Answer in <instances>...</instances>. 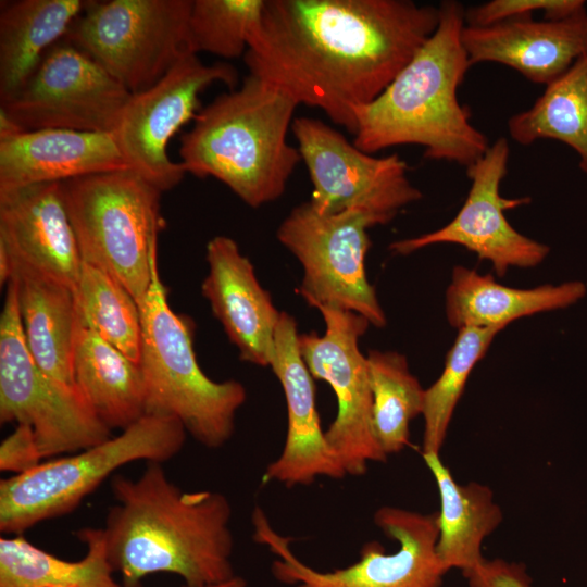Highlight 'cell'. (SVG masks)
<instances>
[{"label":"cell","mask_w":587,"mask_h":587,"mask_svg":"<svg viewBox=\"0 0 587 587\" xmlns=\"http://www.w3.org/2000/svg\"><path fill=\"white\" fill-rule=\"evenodd\" d=\"M42 457L33 429L17 424L0 446V470L13 475L25 473L41 463Z\"/></svg>","instance_id":"obj_35"},{"label":"cell","mask_w":587,"mask_h":587,"mask_svg":"<svg viewBox=\"0 0 587 587\" xmlns=\"http://www.w3.org/2000/svg\"><path fill=\"white\" fill-rule=\"evenodd\" d=\"M186 436L176 419L145 414L117 436L1 479L0 530L21 535L46 520L72 512L121 466L173 459L183 449Z\"/></svg>","instance_id":"obj_7"},{"label":"cell","mask_w":587,"mask_h":587,"mask_svg":"<svg viewBox=\"0 0 587 587\" xmlns=\"http://www.w3.org/2000/svg\"><path fill=\"white\" fill-rule=\"evenodd\" d=\"M585 8L583 0H492L465 10V25L488 26L499 22L532 17L542 11L545 18L570 16Z\"/></svg>","instance_id":"obj_33"},{"label":"cell","mask_w":587,"mask_h":587,"mask_svg":"<svg viewBox=\"0 0 587 587\" xmlns=\"http://www.w3.org/2000/svg\"><path fill=\"white\" fill-rule=\"evenodd\" d=\"M84 0L2 1L0 103L12 99L84 11Z\"/></svg>","instance_id":"obj_23"},{"label":"cell","mask_w":587,"mask_h":587,"mask_svg":"<svg viewBox=\"0 0 587 587\" xmlns=\"http://www.w3.org/2000/svg\"><path fill=\"white\" fill-rule=\"evenodd\" d=\"M139 309L146 414L176 419L207 448L224 446L235 432L246 388L238 380L215 382L203 373L193 350V325L168 304L158 263Z\"/></svg>","instance_id":"obj_5"},{"label":"cell","mask_w":587,"mask_h":587,"mask_svg":"<svg viewBox=\"0 0 587 587\" xmlns=\"http://www.w3.org/2000/svg\"><path fill=\"white\" fill-rule=\"evenodd\" d=\"M298 104L271 84L249 74L238 89L201 108L180 137L187 173L214 177L251 208L285 192L301 161L287 135Z\"/></svg>","instance_id":"obj_4"},{"label":"cell","mask_w":587,"mask_h":587,"mask_svg":"<svg viewBox=\"0 0 587 587\" xmlns=\"http://www.w3.org/2000/svg\"><path fill=\"white\" fill-rule=\"evenodd\" d=\"M252 523L254 539L277 555L272 574L294 587H441L448 573L436 551L437 512L380 507L374 523L398 542V550L386 553L378 541H369L355 563L330 572L316 571L300 561L289 548L290 539L273 529L260 508L254 509Z\"/></svg>","instance_id":"obj_9"},{"label":"cell","mask_w":587,"mask_h":587,"mask_svg":"<svg viewBox=\"0 0 587 587\" xmlns=\"http://www.w3.org/2000/svg\"><path fill=\"white\" fill-rule=\"evenodd\" d=\"M472 65L496 62L535 84L549 85L587 53V10L557 20L513 18L462 29Z\"/></svg>","instance_id":"obj_20"},{"label":"cell","mask_w":587,"mask_h":587,"mask_svg":"<svg viewBox=\"0 0 587 587\" xmlns=\"http://www.w3.org/2000/svg\"><path fill=\"white\" fill-rule=\"evenodd\" d=\"M205 259L209 273L201 291L213 315L238 349L241 361L270 366L282 312L260 285L253 264L227 236L209 240Z\"/></svg>","instance_id":"obj_19"},{"label":"cell","mask_w":587,"mask_h":587,"mask_svg":"<svg viewBox=\"0 0 587 587\" xmlns=\"http://www.w3.org/2000/svg\"><path fill=\"white\" fill-rule=\"evenodd\" d=\"M317 310L325 332L299 334V350L312 377L326 382L337 399L336 417L325 430L327 444L347 475L361 476L370 462L388 458L374 433L367 360L359 349L370 322L351 311Z\"/></svg>","instance_id":"obj_13"},{"label":"cell","mask_w":587,"mask_h":587,"mask_svg":"<svg viewBox=\"0 0 587 587\" xmlns=\"http://www.w3.org/2000/svg\"><path fill=\"white\" fill-rule=\"evenodd\" d=\"M501 330L478 327L458 329L440 376L424 392L422 453H440L469 376Z\"/></svg>","instance_id":"obj_31"},{"label":"cell","mask_w":587,"mask_h":587,"mask_svg":"<svg viewBox=\"0 0 587 587\" xmlns=\"http://www.w3.org/2000/svg\"><path fill=\"white\" fill-rule=\"evenodd\" d=\"M439 9L411 0H265L249 74L355 134L372 103L435 33Z\"/></svg>","instance_id":"obj_1"},{"label":"cell","mask_w":587,"mask_h":587,"mask_svg":"<svg viewBox=\"0 0 587 587\" xmlns=\"http://www.w3.org/2000/svg\"><path fill=\"white\" fill-rule=\"evenodd\" d=\"M291 132L312 183L309 200L323 214L357 208L389 223L422 192L408 178L409 166L398 154L374 157L360 150L339 130L319 118L295 117Z\"/></svg>","instance_id":"obj_12"},{"label":"cell","mask_w":587,"mask_h":587,"mask_svg":"<svg viewBox=\"0 0 587 587\" xmlns=\"http://www.w3.org/2000/svg\"><path fill=\"white\" fill-rule=\"evenodd\" d=\"M132 92L82 50L60 40L25 86L1 103L21 130L60 128L113 134Z\"/></svg>","instance_id":"obj_15"},{"label":"cell","mask_w":587,"mask_h":587,"mask_svg":"<svg viewBox=\"0 0 587 587\" xmlns=\"http://www.w3.org/2000/svg\"><path fill=\"white\" fill-rule=\"evenodd\" d=\"M509 155L508 139L499 137L466 168L471 187L454 218L434 232L394 241L389 250L405 255L432 245L454 243L488 260L498 276H504L511 266L526 268L540 264L549 247L519 233L504 215L505 210L530 202L529 197L511 199L500 195Z\"/></svg>","instance_id":"obj_16"},{"label":"cell","mask_w":587,"mask_h":587,"mask_svg":"<svg viewBox=\"0 0 587 587\" xmlns=\"http://www.w3.org/2000/svg\"><path fill=\"white\" fill-rule=\"evenodd\" d=\"M84 263L115 278L140 307L165 225L162 191L130 170L60 183Z\"/></svg>","instance_id":"obj_6"},{"label":"cell","mask_w":587,"mask_h":587,"mask_svg":"<svg viewBox=\"0 0 587 587\" xmlns=\"http://www.w3.org/2000/svg\"><path fill=\"white\" fill-rule=\"evenodd\" d=\"M373 396V428L387 455L410 444V422L422 414L424 392L405 355L371 350L366 354Z\"/></svg>","instance_id":"obj_29"},{"label":"cell","mask_w":587,"mask_h":587,"mask_svg":"<svg viewBox=\"0 0 587 587\" xmlns=\"http://www.w3.org/2000/svg\"><path fill=\"white\" fill-rule=\"evenodd\" d=\"M438 9L435 33L379 97L357 109L353 143L370 154L416 145L427 159L469 168L490 143L457 95L471 67L462 43L465 9L454 0Z\"/></svg>","instance_id":"obj_3"},{"label":"cell","mask_w":587,"mask_h":587,"mask_svg":"<svg viewBox=\"0 0 587 587\" xmlns=\"http://www.w3.org/2000/svg\"><path fill=\"white\" fill-rule=\"evenodd\" d=\"M20 317L28 351L50 376L74 386L73 355L78 328L74 289L14 268Z\"/></svg>","instance_id":"obj_25"},{"label":"cell","mask_w":587,"mask_h":587,"mask_svg":"<svg viewBox=\"0 0 587 587\" xmlns=\"http://www.w3.org/2000/svg\"><path fill=\"white\" fill-rule=\"evenodd\" d=\"M191 5L192 0L87 1L63 39L137 93L192 54Z\"/></svg>","instance_id":"obj_8"},{"label":"cell","mask_w":587,"mask_h":587,"mask_svg":"<svg viewBox=\"0 0 587 587\" xmlns=\"http://www.w3.org/2000/svg\"><path fill=\"white\" fill-rule=\"evenodd\" d=\"M463 576L470 587H534L524 564L500 558L484 559Z\"/></svg>","instance_id":"obj_34"},{"label":"cell","mask_w":587,"mask_h":587,"mask_svg":"<svg viewBox=\"0 0 587 587\" xmlns=\"http://www.w3.org/2000/svg\"><path fill=\"white\" fill-rule=\"evenodd\" d=\"M298 336L295 317L282 311L270 367L285 395L288 426L284 448L266 466L263 479L286 487L309 486L321 476H347L322 428L314 378L301 357Z\"/></svg>","instance_id":"obj_17"},{"label":"cell","mask_w":587,"mask_h":587,"mask_svg":"<svg viewBox=\"0 0 587 587\" xmlns=\"http://www.w3.org/2000/svg\"><path fill=\"white\" fill-rule=\"evenodd\" d=\"M209 587H248V585L242 577L235 575L225 582Z\"/></svg>","instance_id":"obj_36"},{"label":"cell","mask_w":587,"mask_h":587,"mask_svg":"<svg viewBox=\"0 0 587 587\" xmlns=\"http://www.w3.org/2000/svg\"><path fill=\"white\" fill-rule=\"evenodd\" d=\"M265 0H192L188 22L189 50L224 59L246 53Z\"/></svg>","instance_id":"obj_32"},{"label":"cell","mask_w":587,"mask_h":587,"mask_svg":"<svg viewBox=\"0 0 587 587\" xmlns=\"http://www.w3.org/2000/svg\"><path fill=\"white\" fill-rule=\"evenodd\" d=\"M0 422L28 425L42 459L78 452L112 437L77 388L47 374L27 349L17 283L7 285L0 316Z\"/></svg>","instance_id":"obj_10"},{"label":"cell","mask_w":587,"mask_h":587,"mask_svg":"<svg viewBox=\"0 0 587 587\" xmlns=\"http://www.w3.org/2000/svg\"><path fill=\"white\" fill-rule=\"evenodd\" d=\"M376 225L380 221L365 210L323 214L310 201L296 205L284 218L276 237L303 267L298 292L309 305L351 311L377 328L386 325L365 272L372 245L367 229Z\"/></svg>","instance_id":"obj_11"},{"label":"cell","mask_w":587,"mask_h":587,"mask_svg":"<svg viewBox=\"0 0 587 587\" xmlns=\"http://www.w3.org/2000/svg\"><path fill=\"white\" fill-rule=\"evenodd\" d=\"M87 546L79 561H65L23 536L0 539V587H123L113 578L102 528H82Z\"/></svg>","instance_id":"obj_27"},{"label":"cell","mask_w":587,"mask_h":587,"mask_svg":"<svg viewBox=\"0 0 587 587\" xmlns=\"http://www.w3.org/2000/svg\"><path fill=\"white\" fill-rule=\"evenodd\" d=\"M74 296L79 324L139 364L140 309L126 288L108 273L83 262Z\"/></svg>","instance_id":"obj_30"},{"label":"cell","mask_w":587,"mask_h":587,"mask_svg":"<svg viewBox=\"0 0 587 587\" xmlns=\"http://www.w3.org/2000/svg\"><path fill=\"white\" fill-rule=\"evenodd\" d=\"M234 89L238 73L223 62L204 64L197 54L182 58L151 87L132 93L113 133L130 171L162 192L174 188L187 173L167 154L172 137L200 110L199 95L213 83Z\"/></svg>","instance_id":"obj_14"},{"label":"cell","mask_w":587,"mask_h":587,"mask_svg":"<svg viewBox=\"0 0 587 587\" xmlns=\"http://www.w3.org/2000/svg\"><path fill=\"white\" fill-rule=\"evenodd\" d=\"M163 463L147 462L137 478L115 475V499L102 528L109 562L123 587H141L155 573H172L186 587H209L235 576L232 507L221 492L184 491Z\"/></svg>","instance_id":"obj_2"},{"label":"cell","mask_w":587,"mask_h":587,"mask_svg":"<svg viewBox=\"0 0 587 587\" xmlns=\"http://www.w3.org/2000/svg\"><path fill=\"white\" fill-rule=\"evenodd\" d=\"M123 170L129 168L113 134L46 128L0 136V195Z\"/></svg>","instance_id":"obj_21"},{"label":"cell","mask_w":587,"mask_h":587,"mask_svg":"<svg viewBox=\"0 0 587 587\" xmlns=\"http://www.w3.org/2000/svg\"><path fill=\"white\" fill-rule=\"evenodd\" d=\"M585 294L582 282L519 289L499 284L490 274L457 265L446 291V315L457 329H503L517 319L570 307Z\"/></svg>","instance_id":"obj_22"},{"label":"cell","mask_w":587,"mask_h":587,"mask_svg":"<svg viewBox=\"0 0 587 587\" xmlns=\"http://www.w3.org/2000/svg\"><path fill=\"white\" fill-rule=\"evenodd\" d=\"M0 246L12 272L27 270L75 289L83 259L60 183L0 195Z\"/></svg>","instance_id":"obj_18"},{"label":"cell","mask_w":587,"mask_h":587,"mask_svg":"<svg viewBox=\"0 0 587 587\" xmlns=\"http://www.w3.org/2000/svg\"><path fill=\"white\" fill-rule=\"evenodd\" d=\"M511 138L522 146L554 139L571 147L587 173V53L546 86L527 110L508 121Z\"/></svg>","instance_id":"obj_28"},{"label":"cell","mask_w":587,"mask_h":587,"mask_svg":"<svg viewBox=\"0 0 587 587\" xmlns=\"http://www.w3.org/2000/svg\"><path fill=\"white\" fill-rule=\"evenodd\" d=\"M422 457L435 478L440 499L438 558L448 572L455 569L463 574L485 559L483 541L501 524L503 512L487 485L459 484L439 453H422Z\"/></svg>","instance_id":"obj_24"},{"label":"cell","mask_w":587,"mask_h":587,"mask_svg":"<svg viewBox=\"0 0 587 587\" xmlns=\"http://www.w3.org/2000/svg\"><path fill=\"white\" fill-rule=\"evenodd\" d=\"M74 386L110 428H127L146 414L140 366L89 328L78 324Z\"/></svg>","instance_id":"obj_26"}]
</instances>
